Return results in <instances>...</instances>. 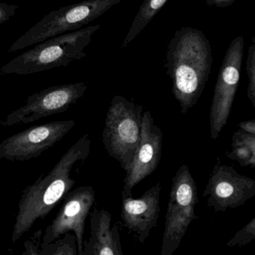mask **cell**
Instances as JSON below:
<instances>
[{"mask_svg": "<svg viewBox=\"0 0 255 255\" xmlns=\"http://www.w3.org/2000/svg\"><path fill=\"white\" fill-rule=\"evenodd\" d=\"M160 182L147 189L141 197H122L121 217L125 228L136 235L143 243L157 225L160 213Z\"/></svg>", "mask_w": 255, "mask_h": 255, "instance_id": "obj_13", "label": "cell"}, {"mask_svg": "<svg viewBox=\"0 0 255 255\" xmlns=\"http://www.w3.org/2000/svg\"><path fill=\"white\" fill-rule=\"evenodd\" d=\"M25 251L23 252V255H39V249L38 246L34 244L30 240L25 242L24 243Z\"/></svg>", "mask_w": 255, "mask_h": 255, "instance_id": "obj_23", "label": "cell"}, {"mask_svg": "<svg viewBox=\"0 0 255 255\" xmlns=\"http://www.w3.org/2000/svg\"><path fill=\"white\" fill-rule=\"evenodd\" d=\"M62 201L56 218L46 228L43 243H51L66 233L73 232L77 240L78 255H83L85 225L95 201V189L92 186L71 189Z\"/></svg>", "mask_w": 255, "mask_h": 255, "instance_id": "obj_10", "label": "cell"}, {"mask_svg": "<svg viewBox=\"0 0 255 255\" xmlns=\"http://www.w3.org/2000/svg\"><path fill=\"white\" fill-rule=\"evenodd\" d=\"M255 239V218L252 219L246 226L236 233L234 237L226 243L228 247L243 246L250 243Z\"/></svg>", "mask_w": 255, "mask_h": 255, "instance_id": "obj_19", "label": "cell"}, {"mask_svg": "<svg viewBox=\"0 0 255 255\" xmlns=\"http://www.w3.org/2000/svg\"><path fill=\"white\" fill-rule=\"evenodd\" d=\"M255 38L252 39V45L249 47L246 59V72L249 77L247 97L255 108Z\"/></svg>", "mask_w": 255, "mask_h": 255, "instance_id": "obj_18", "label": "cell"}, {"mask_svg": "<svg viewBox=\"0 0 255 255\" xmlns=\"http://www.w3.org/2000/svg\"><path fill=\"white\" fill-rule=\"evenodd\" d=\"M75 126L73 120L58 121L31 127L0 142V159L30 160L59 142Z\"/></svg>", "mask_w": 255, "mask_h": 255, "instance_id": "obj_9", "label": "cell"}, {"mask_svg": "<svg viewBox=\"0 0 255 255\" xmlns=\"http://www.w3.org/2000/svg\"><path fill=\"white\" fill-rule=\"evenodd\" d=\"M255 195V180L219 164L215 165L204 191L207 205L215 212L237 208Z\"/></svg>", "mask_w": 255, "mask_h": 255, "instance_id": "obj_11", "label": "cell"}, {"mask_svg": "<svg viewBox=\"0 0 255 255\" xmlns=\"http://www.w3.org/2000/svg\"><path fill=\"white\" fill-rule=\"evenodd\" d=\"M86 83L52 86L30 95L24 105L8 114L0 122L2 127L32 123L41 119L65 113L84 95Z\"/></svg>", "mask_w": 255, "mask_h": 255, "instance_id": "obj_8", "label": "cell"}, {"mask_svg": "<svg viewBox=\"0 0 255 255\" xmlns=\"http://www.w3.org/2000/svg\"><path fill=\"white\" fill-rule=\"evenodd\" d=\"M91 144L90 135L85 134L65 152L47 175L42 174L23 189L13 227L12 243L20 240L37 220L48 216L72 189L76 183L71 176L73 168L87 159Z\"/></svg>", "mask_w": 255, "mask_h": 255, "instance_id": "obj_2", "label": "cell"}, {"mask_svg": "<svg viewBox=\"0 0 255 255\" xmlns=\"http://www.w3.org/2000/svg\"><path fill=\"white\" fill-rule=\"evenodd\" d=\"M213 53L202 31L190 26L176 31L167 47L164 68L182 114L196 105L211 73Z\"/></svg>", "mask_w": 255, "mask_h": 255, "instance_id": "obj_1", "label": "cell"}, {"mask_svg": "<svg viewBox=\"0 0 255 255\" xmlns=\"http://www.w3.org/2000/svg\"><path fill=\"white\" fill-rule=\"evenodd\" d=\"M39 255H78L77 240L74 234L71 232L64 234L61 238L51 243L40 244Z\"/></svg>", "mask_w": 255, "mask_h": 255, "instance_id": "obj_17", "label": "cell"}, {"mask_svg": "<svg viewBox=\"0 0 255 255\" xmlns=\"http://www.w3.org/2000/svg\"><path fill=\"white\" fill-rule=\"evenodd\" d=\"M209 6H216L217 8H227L232 5L236 0H203Z\"/></svg>", "mask_w": 255, "mask_h": 255, "instance_id": "obj_21", "label": "cell"}, {"mask_svg": "<svg viewBox=\"0 0 255 255\" xmlns=\"http://www.w3.org/2000/svg\"><path fill=\"white\" fill-rule=\"evenodd\" d=\"M89 214L91 235L83 242V255H123L119 228L112 227L111 214L97 208Z\"/></svg>", "mask_w": 255, "mask_h": 255, "instance_id": "obj_14", "label": "cell"}, {"mask_svg": "<svg viewBox=\"0 0 255 255\" xmlns=\"http://www.w3.org/2000/svg\"><path fill=\"white\" fill-rule=\"evenodd\" d=\"M232 150L227 157L238 162L241 166L255 167V135L238 130L234 132L231 143Z\"/></svg>", "mask_w": 255, "mask_h": 255, "instance_id": "obj_15", "label": "cell"}, {"mask_svg": "<svg viewBox=\"0 0 255 255\" xmlns=\"http://www.w3.org/2000/svg\"><path fill=\"white\" fill-rule=\"evenodd\" d=\"M100 28L101 25H93L38 43L4 65L0 74L29 75L67 67L81 60L87 55L85 50L92 41V35Z\"/></svg>", "mask_w": 255, "mask_h": 255, "instance_id": "obj_3", "label": "cell"}, {"mask_svg": "<svg viewBox=\"0 0 255 255\" xmlns=\"http://www.w3.org/2000/svg\"><path fill=\"white\" fill-rule=\"evenodd\" d=\"M162 147V130L155 124L150 112H144L139 144L126 171L122 197L132 196L133 187L154 172L160 162Z\"/></svg>", "mask_w": 255, "mask_h": 255, "instance_id": "obj_12", "label": "cell"}, {"mask_svg": "<svg viewBox=\"0 0 255 255\" xmlns=\"http://www.w3.org/2000/svg\"><path fill=\"white\" fill-rule=\"evenodd\" d=\"M18 8V5L0 2V25L9 21L15 16Z\"/></svg>", "mask_w": 255, "mask_h": 255, "instance_id": "obj_20", "label": "cell"}, {"mask_svg": "<svg viewBox=\"0 0 255 255\" xmlns=\"http://www.w3.org/2000/svg\"><path fill=\"white\" fill-rule=\"evenodd\" d=\"M198 189L189 167L183 164L173 177L165 215L161 255H172L178 249L189 225L198 219Z\"/></svg>", "mask_w": 255, "mask_h": 255, "instance_id": "obj_6", "label": "cell"}, {"mask_svg": "<svg viewBox=\"0 0 255 255\" xmlns=\"http://www.w3.org/2000/svg\"><path fill=\"white\" fill-rule=\"evenodd\" d=\"M142 116V106L116 95L106 116L102 134L104 147L125 171L139 144Z\"/></svg>", "mask_w": 255, "mask_h": 255, "instance_id": "obj_4", "label": "cell"}, {"mask_svg": "<svg viewBox=\"0 0 255 255\" xmlns=\"http://www.w3.org/2000/svg\"><path fill=\"white\" fill-rule=\"evenodd\" d=\"M240 130L244 131L247 133L255 135V120L247 121V122H240L238 125Z\"/></svg>", "mask_w": 255, "mask_h": 255, "instance_id": "obj_22", "label": "cell"}, {"mask_svg": "<svg viewBox=\"0 0 255 255\" xmlns=\"http://www.w3.org/2000/svg\"><path fill=\"white\" fill-rule=\"evenodd\" d=\"M168 1V0H144L143 1L128 31V35L124 40L122 49L125 48L142 32L143 29L165 6Z\"/></svg>", "mask_w": 255, "mask_h": 255, "instance_id": "obj_16", "label": "cell"}, {"mask_svg": "<svg viewBox=\"0 0 255 255\" xmlns=\"http://www.w3.org/2000/svg\"><path fill=\"white\" fill-rule=\"evenodd\" d=\"M244 49V38H234L225 53L219 70L210 107V135L213 139L219 136L231 115L240 83Z\"/></svg>", "mask_w": 255, "mask_h": 255, "instance_id": "obj_7", "label": "cell"}, {"mask_svg": "<svg viewBox=\"0 0 255 255\" xmlns=\"http://www.w3.org/2000/svg\"><path fill=\"white\" fill-rule=\"evenodd\" d=\"M122 1L84 0L51 11L13 43L8 51L14 53L53 37L81 29Z\"/></svg>", "mask_w": 255, "mask_h": 255, "instance_id": "obj_5", "label": "cell"}]
</instances>
